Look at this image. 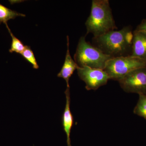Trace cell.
<instances>
[{
    "instance_id": "8",
    "label": "cell",
    "mask_w": 146,
    "mask_h": 146,
    "mask_svg": "<svg viewBox=\"0 0 146 146\" xmlns=\"http://www.w3.org/2000/svg\"><path fill=\"white\" fill-rule=\"evenodd\" d=\"M146 60V33L135 30L133 31L131 55Z\"/></svg>"
},
{
    "instance_id": "7",
    "label": "cell",
    "mask_w": 146,
    "mask_h": 146,
    "mask_svg": "<svg viewBox=\"0 0 146 146\" xmlns=\"http://www.w3.org/2000/svg\"><path fill=\"white\" fill-rule=\"evenodd\" d=\"M66 96V104L62 117V125L63 130L67 136L68 146H72L70 140V133L74 124V117L70 110V88H67L65 92Z\"/></svg>"
},
{
    "instance_id": "2",
    "label": "cell",
    "mask_w": 146,
    "mask_h": 146,
    "mask_svg": "<svg viewBox=\"0 0 146 146\" xmlns=\"http://www.w3.org/2000/svg\"><path fill=\"white\" fill-rule=\"evenodd\" d=\"M86 34L94 37L103 35L117 29L108 0H93L91 12L85 23Z\"/></svg>"
},
{
    "instance_id": "1",
    "label": "cell",
    "mask_w": 146,
    "mask_h": 146,
    "mask_svg": "<svg viewBox=\"0 0 146 146\" xmlns=\"http://www.w3.org/2000/svg\"><path fill=\"white\" fill-rule=\"evenodd\" d=\"M133 32L130 26L119 31H112L103 35L94 37V46L111 58L130 56Z\"/></svg>"
},
{
    "instance_id": "4",
    "label": "cell",
    "mask_w": 146,
    "mask_h": 146,
    "mask_svg": "<svg viewBox=\"0 0 146 146\" xmlns=\"http://www.w3.org/2000/svg\"><path fill=\"white\" fill-rule=\"evenodd\" d=\"M144 67H146V60L128 56L110 58L104 70L110 80L118 81L131 71Z\"/></svg>"
},
{
    "instance_id": "9",
    "label": "cell",
    "mask_w": 146,
    "mask_h": 146,
    "mask_svg": "<svg viewBox=\"0 0 146 146\" xmlns=\"http://www.w3.org/2000/svg\"><path fill=\"white\" fill-rule=\"evenodd\" d=\"M67 50L65 61L60 72L58 74V77L64 79L67 84V88H70L69 80L74 72L77 70L78 65L71 57L69 49V38L67 36Z\"/></svg>"
},
{
    "instance_id": "11",
    "label": "cell",
    "mask_w": 146,
    "mask_h": 146,
    "mask_svg": "<svg viewBox=\"0 0 146 146\" xmlns=\"http://www.w3.org/2000/svg\"><path fill=\"white\" fill-rule=\"evenodd\" d=\"M6 26L8 29L9 32L12 38V41H11V48L9 50V52L10 53L15 52L16 53L21 54L25 48L26 46L24 45L23 43L20 39L14 36V35L11 32L10 29L9 27L7 24L6 25Z\"/></svg>"
},
{
    "instance_id": "3",
    "label": "cell",
    "mask_w": 146,
    "mask_h": 146,
    "mask_svg": "<svg viewBox=\"0 0 146 146\" xmlns=\"http://www.w3.org/2000/svg\"><path fill=\"white\" fill-rule=\"evenodd\" d=\"M111 58L98 48L86 42L85 36L80 37L74 55V61L79 67L87 66L103 70Z\"/></svg>"
},
{
    "instance_id": "6",
    "label": "cell",
    "mask_w": 146,
    "mask_h": 146,
    "mask_svg": "<svg viewBox=\"0 0 146 146\" xmlns=\"http://www.w3.org/2000/svg\"><path fill=\"white\" fill-rule=\"evenodd\" d=\"M77 70L80 78L85 82V88L88 91L96 90L106 85L110 80L106 72L101 69L78 66Z\"/></svg>"
},
{
    "instance_id": "5",
    "label": "cell",
    "mask_w": 146,
    "mask_h": 146,
    "mask_svg": "<svg viewBox=\"0 0 146 146\" xmlns=\"http://www.w3.org/2000/svg\"><path fill=\"white\" fill-rule=\"evenodd\" d=\"M118 82L126 93L146 94V67L131 71Z\"/></svg>"
},
{
    "instance_id": "14",
    "label": "cell",
    "mask_w": 146,
    "mask_h": 146,
    "mask_svg": "<svg viewBox=\"0 0 146 146\" xmlns=\"http://www.w3.org/2000/svg\"><path fill=\"white\" fill-rule=\"evenodd\" d=\"M135 30L144 32L146 33V18L141 21V23L137 26Z\"/></svg>"
},
{
    "instance_id": "10",
    "label": "cell",
    "mask_w": 146,
    "mask_h": 146,
    "mask_svg": "<svg viewBox=\"0 0 146 146\" xmlns=\"http://www.w3.org/2000/svg\"><path fill=\"white\" fill-rule=\"evenodd\" d=\"M18 16L25 17V15L11 10L0 3V24L3 23L7 25L9 20L15 19Z\"/></svg>"
},
{
    "instance_id": "12",
    "label": "cell",
    "mask_w": 146,
    "mask_h": 146,
    "mask_svg": "<svg viewBox=\"0 0 146 146\" xmlns=\"http://www.w3.org/2000/svg\"><path fill=\"white\" fill-rule=\"evenodd\" d=\"M133 113L146 120V94L139 95V99Z\"/></svg>"
},
{
    "instance_id": "13",
    "label": "cell",
    "mask_w": 146,
    "mask_h": 146,
    "mask_svg": "<svg viewBox=\"0 0 146 146\" xmlns=\"http://www.w3.org/2000/svg\"><path fill=\"white\" fill-rule=\"evenodd\" d=\"M27 61L32 65L35 69H38L39 66L36 61L34 53L29 46H26L25 48L21 54Z\"/></svg>"
}]
</instances>
